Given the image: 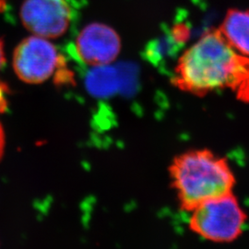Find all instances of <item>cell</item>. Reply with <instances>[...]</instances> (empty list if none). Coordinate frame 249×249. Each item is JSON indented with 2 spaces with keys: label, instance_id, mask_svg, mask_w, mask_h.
Returning <instances> with one entry per match:
<instances>
[{
  "label": "cell",
  "instance_id": "obj_1",
  "mask_svg": "<svg viewBox=\"0 0 249 249\" xmlns=\"http://www.w3.org/2000/svg\"><path fill=\"white\" fill-rule=\"evenodd\" d=\"M173 83L199 96L231 90L249 102V57L235 51L219 29L210 30L180 56Z\"/></svg>",
  "mask_w": 249,
  "mask_h": 249
},
{
  "label": "cell",
  "instance_id": "obj_2",
  "mask_svg": "<svg viewBox=\"0 0 249 249\" xmlns=\"http://www.w3.org/2000/svg\"><path fill=\"white\" fill-rule=\"evenodd\" d=\"M170 175L181 208L189 213L205 201L231 193L236 182L228 160L209 150L179 155Z\"/></svg>",
  "mask_w": 249,
  "mask_h": 249
},
{
  "label": "cell",
  "instance_id": "obj_3",
  "mask_svg": "<svg viewBox=\"0 0 249 249\" xmlns=\"http://www.w3.org/2000/svg\"><path fill=\"white\" fill-rule=\"evenodd\" d=\"M191 213L190 229L214 243L236 240L248 221L246 212L232 192L205 201Z\"/></svg>",
  "mask_w": 249,
  "mask_h": 249
},
{
  "label": "cell",
  "instance_id": "obj_4",
  "mask_svg": "<svg viewBox=\"0 0 249 249\" xmlns=\"http://www.w3.org/2000/svg\"><path fill=\"white\" fill-rule=\"evenodd\" d=\"M63 61L56 47L41 36L27 37L13 54V68L17 76L31 84L48 80Z\"/></svg>",
  "mask_w": 249,
  "mask_h": 249
},
{
  "label": "cell",
  "instance_id": "obj_5",
  "mask_svg": "<svg viewBox=\"0 0 249 249\" xmlns=\"http://www.w3.org/2000/svg\"><path fill=\"white\" fill-rule=\"evenodd\" d=\"M73 17L69 0H24L20 8V18L27 30L47 39L62 36Z\"/></svg>",
  "mask_w": 249,
  "mask_h": 249
},
{
  "label": "cell",
  "instance_id": "obj_6",
  "mask_svg": "<svg viewBox=\"0 0 249 249\" xmlns=\"http://www.w3.org/2000/svg\"><path fill=\"white\" fill-rule=\"evenodd\" d=\"M121 41L116 31L103 23L84 27L75 41V52L89 66H104L113 62L120 53Z\"/></svg>",
  "mask_w": 249,
  "mask_h": 249
},
{
  "label": "cell",
  "instance_id": "obj_7",
  "mask_svg": "<svg viewBox=\"0 0 249 249\" xmlns=\"http://www.w3.org/2000/svg\"><path fill=\"white\" fill-rule=\"evenodd\" d=\"M218 29L235 51L249 57V11L229 9Z\"/></svg>",
  "mask_w": 249,
  "mask_h": 249
},
{
  "label": "cell",
  "instance_id": "obj_8",
  "mask_svg": "<svg viewBox=\"0 0 249 249\" xmlns=\"http://www.w3.org/2000/svg\"><path fill=\"white\" fill-rule=\"evenodd\" d=\"M119 70L109 65L96 66L86 77V87L93 96L105 98L116 93L119 88Z\"/></svg>",
  "mask_w": 249,
  "mask_h": 249
},
{
  "label": "cell",
  "instance_id": "obj_9",
  "mask_svg": "<svg viewBox=\"0 0 249 249\" xmlns=\"http://www.w3.org/2000/svg\"><path fill=\"white\" fill-rule=\"evenodd\" d=\"M180 44L173 33L169 36L163 35L148 45L145 50L146 58L154 65H159L164 61V58L173 53L175 46Z\"/></svg>",
  "mask_w": 249,
  "mask_h": 249
},
{
  "label": "cell",
  "instance_id": "obj_10",
  "mask_svg": "<svg viewBox=\"0 0 249 249\" xmlns=\"http://www.w3.org/2000/svg\"><path fill=\"white\" fill-rule=\"evenodd\" d=\"M4 147H5V136H4L3 127L0 124V160H1L3 152H4Z\"/></svg>",
  "mask_w": 249,
  "mask_h": 249
},
{
  "label": "cell",
  "instance_id": "obj_11",
  "mask_svg": "<svg viewBox=\"0 0 249 249\" xmlns=\"http://www.w3.org/2000/svg\"><path fill=\"white\" fill-rule=\"evenodd\" d=\"M5 63H6V55L4 51V45L2 40L0 39V70L4 67Z\"/></svg>",
  "mask_w": 249,
  "mask_h": 249
}]
</instances>
